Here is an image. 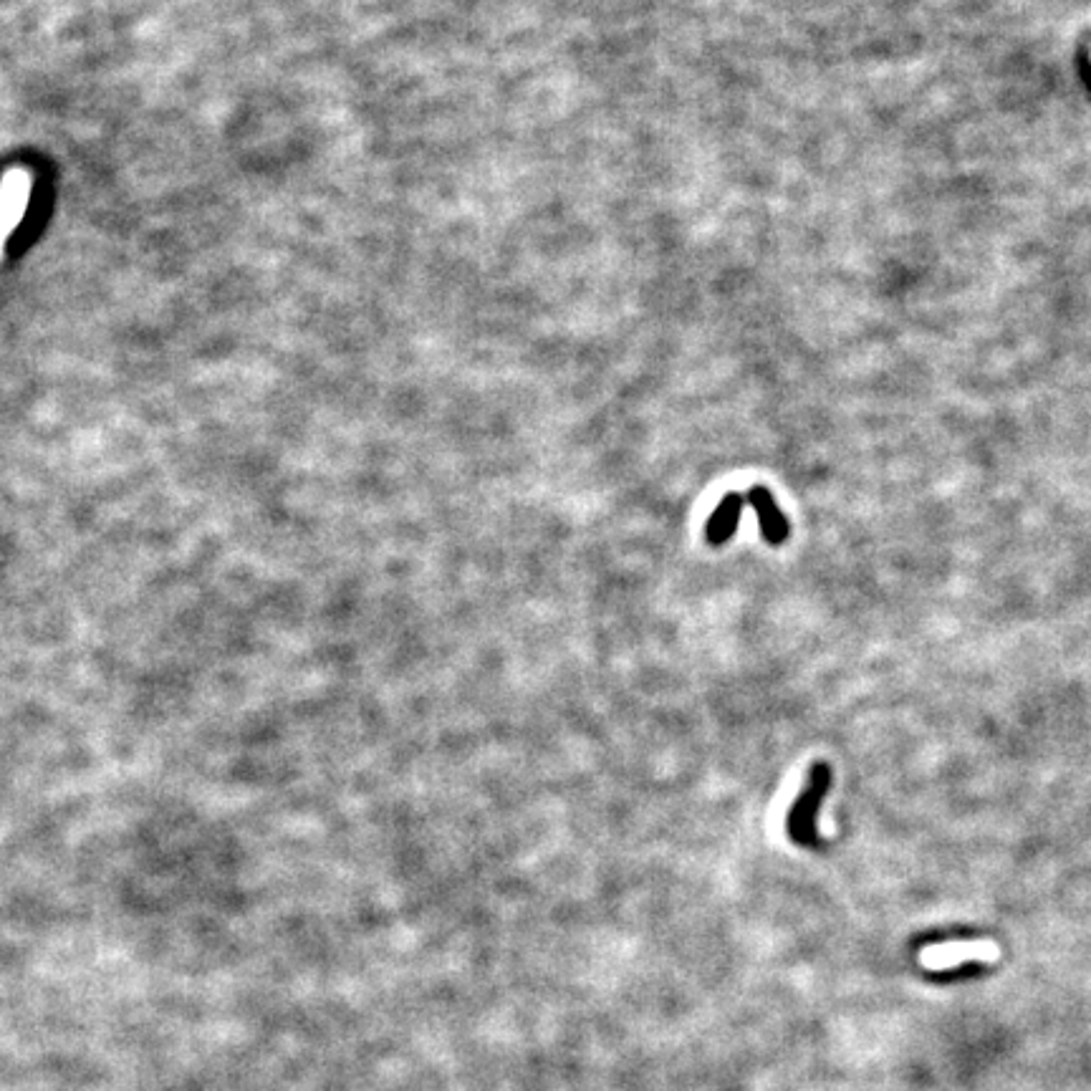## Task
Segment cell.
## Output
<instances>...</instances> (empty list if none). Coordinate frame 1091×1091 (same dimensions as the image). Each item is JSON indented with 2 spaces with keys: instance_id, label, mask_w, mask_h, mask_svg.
Listing matches in <instances>:
<instances>
[{
  "instance_id": "3",
  "label": "cell",
  "mask_w": 1091,
  "mask_h": 1091,
  "mask_svg": "<svg viewBox=\"0 0 1091 1091\" xmlns=\"http://www.w3.org/2000/svg\"><path fill=\"white\" fill-rule=\"evenodd\" d=\"M746 501L751 503L753 511L758 513L763 541H768L771 546H781V543L791 536V526H788V518L781 513V508H778L771 490H768L766 485H753V488L748 490Z\"/></svg>"
},
{
  "instance_id": "4",
  "label": "cell",
  "mask_w": 1091,
  "mask_h": 1091,
  "mask_svg": "<svg viewBox=\"0 0 1091 1091\" xmlns=\"http://www.w3.org/2000/svg\"><path fill=\"white\" fill-rule=\"evenodd\" d=\"M743 503L746 498L740 493H728L723 495V501L718 503V508L713 511V516L705 523V538H708L710 546H723L725 541L735 536V528L740 523V513H743Z\"/></svg>"
},
{
  "instance_id": "5",
  "label": "cell",
  "mask_w": 1091,
  "mask_h": 1091,
  "mask_svg": "<svg viewBox=\"0 0 1091 1091\" xmlns=\"http://www.w3.org/2000/svg\"><path fill=\"white\" fill-rule=\"evenodd\" d=\"M28 197V182L23 180L16 182V177H8L6 192H3V205H0V240L6 238L8 230L16 225L18 215H23Z\"/></svg>"
},
{
  "instance_id": "2",
  "label": "cell",
  "mask_w": 1091,
  "mask_h": 1091,
  "mask_svg": "<svg viewBox=\"0 0 1091 1091\" xmlns=\"http://www.w3.org/2000/svg\"><path fill=\"white\" fill-rule=\"evenodd\" d=\"M1001 958V950L993 940H960V942H940V945H927L920 953L922 968L927 970H945L955 968L960 963H996Z\"/></svg>"
},
{
  "instance_id": "1",
  "label": "cell",
  "mask_w": 1091,
  "mask_h": 1091,
  "mask_svg": "<svg viewBox=\"0 0 1091 1091\" xmlns=\"http://www.w3.org/2000/svg\"><path fill=\"white\" fill-rule=\"evenodd\" d=\"M831 788V768L826 763H816L809 771L806 778V788L801 793L793 809L788 811L786 819V831L791 836V841L801 844V847H816L819 844V834H816V816H819L821 801L826 799V793Z\"/></svg>"
}]
</instances>
